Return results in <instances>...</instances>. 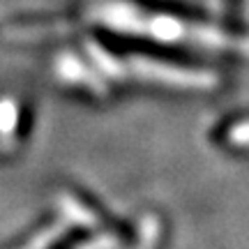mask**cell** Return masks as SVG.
<instances>
[{"label":"cell","instance_id":"obj_1","mask_svg":"<svg viewBox=\"0 0 249 249\" xmlns=\"http://www.w3.org/2000/svg\"><path fill=\"white\" fill-rule=\"evenodd\" d=\"M97 18L108 28L129 30L139 35H150V39L169 42V44H196V46H219V33H208L201 26L182 23L171 14H152L132 5H107L97 12Z\"/></svg>","mask_w":249,"mask_h":249}]
</instances>
